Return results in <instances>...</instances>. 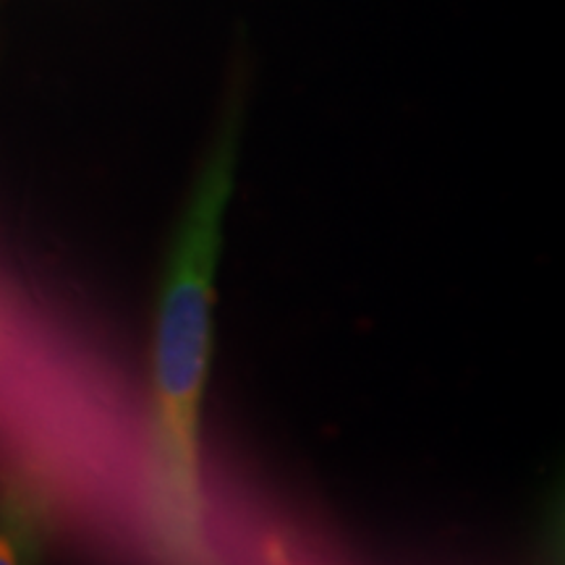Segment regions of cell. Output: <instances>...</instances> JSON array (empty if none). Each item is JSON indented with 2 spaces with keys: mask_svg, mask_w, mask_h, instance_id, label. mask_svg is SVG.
<instances>
[{
  "mask_svg": "<svg viewBox=\"0 0 565 565\" xmlns=\"http://www.w3.org/2000/svg\"><path fill=\"white\" fill-rule=\"evenodd\" d=\"M42 508L30 490L0 498V565H34L42 545Z\"/></svg>",
  "mask_w": 565,
  "mask_h": 565,
  "instance_id": "7a4b0ae2",
  "label": "cell"
},
{
  "mask_svg": "<svg viewBox=\"0 0 565 565\" xmlns=\"http://www.w3.org/2000/svg\"><path fill=\"white\" fill-rule=\"evenodd\" d=\"M233 129L196 181L162 273L152 335L150 505L160 540L183 561L202 545V401L212 359L215 270L233 186Z\"/></svg>",
  "mask_w": 565,
  "mask_h": 565,
  "instance_id": "6da1fadb",
  "label": "cell"
}]
</instances>
